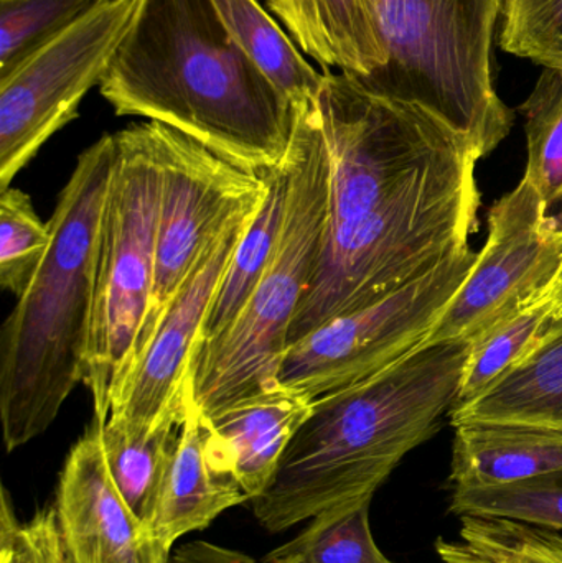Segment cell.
Segmentation results:
<instances>
[{"instance_id": "obj_1", "label": "cell", "mask_w": 562, "mask_h": 563, "mask_svg": "<svg viewBox=\"0 0 562 563\" xmlns=\"http://www.w3.org/2000/svg\"><path fill=\"white\" fill-rule=\"evenodd\" d=\"M316 106L332 168L329 221L289 344L471 246L481 207V155L431 112L327 68Z\"/></svg>"}, {"instance_id": "obj_2", "label": "cell", "mask_w": 562, "mask_h": 563, "mask_svg": "<svg viewBox=\"0 0 562 563\" xmlns=\"http://www.w3.org/2000/svg\"><path fill=\"white\" fill-rule=\"evenodd\" d=\"M99 91L115 114L177 129L251 170H274L289 148L293 102L211 0H142Z\"/></svg>"}, {"instance_id": "obj_3", "label": "cell", "mask_w": 562, "mask_h": 563, "mask_svg": "<svg viewBox=\"0 0 562 563\" xmlns=\"http://www.w3.org/2000/svg\"><path fill=\"white\" fill-rule=\"evenodd\" d=\"M469 341L425 343L386 369L317 397L251 508L269 532L373 498L458 400Z\"/></svg>"}, {"instance_id": "obj_4", "label": "cell", "mask_w": 562, "mask_h": 563, "mask_svg": "<svg viewBox=\"0 0 562 563\" xmlns=\"http://www.w3.org/2000/svg\"><path fill=\"white\" fill-rule=\"evenodd\" d=\"M114 154V134H104L79 155L48 221V251L0 330L7 452L45 433L82 383Z\"/></svg>"}, {"instance_id": "obj_5", "label": "cell", "mask_w": 562, "mask_h": 563, "mask_svg": "<svg viewBox=\"0 0 562 563\" xmlns=\"http://www.w3.org/2000/svg\"><path fill=\"white\" fill-rule=\"evenodd\" d=\"M284 164L286 218L273 261L236 320L191 354L188 387L205 419L279 386L290 327L316 277L329 221L332 168L316 96L294 104Z\"/></svg>"}, {"instance_id": "obj_6", "label": "cell", "mask_w": 562, "mask_h": 563, "mask_svg": "<svg viewBox=\"0 0 562 563\" xmlns=\"http://www.w3.org/2000/svg\"><path fill=\"white\" fill-rule=\"evenodd\" d=\"M386 65L365 88L419 106L474 144L481 158L510 134L514 112L492 73L504 0H363Z\"/></svg>"}, {"instance_id": "obj_7", "label": "cell", "mask_w": 562, "mask_h": 563, "mask_svg": "<svg viewBox=\"0 0 562 563\" xmlns=\"http://www.w3.org/2000/svg\"><path fill=\"white\" fill-rule=\"evenodd\" d=\"M114 145L82 376L99 422L108 420L137 363L157 269L161 170L152 122H137L115 132Z\"/></svg>"}, {"instance_id": "obj_8", "label": "cell", "mask_w": 562, "mask_h": 563, "mask_svg": "<svg viewBox=\"0 0 562 563\" xmlns=\"http://www.w3.org/2000/svg\"><path fill=\"white\" fill-rule=\"evenodd\" d=\"M477 257L465 247L376 303L320 324L287 346L277 383L316 400L392 366L425 344Z\"/></svg>"}, {"instance_id": "obj_9", "label": "cell", "mask_w": 562, "mask_h": 563, "mask_svg": "<svg viewBox=\"0 0 562 563\" xmlns=\"http://www.w3.org/2000/svg\"><path fill=\"white\" fill-rule=\"evenodd\" d=\"M142 0H101L0 75V191L59 129L78 118L131 30Z\"/></svg>"}, {"instance_id": "obj_10", "label": "cell", "mask_w": 562, "mask_h": 563, "mask_svg": "<svg viewBox=\"0 0 562 563\" xmlns=\"http://www.w3.org/2000/svg\"><path fill=\"white\" fill-rule=\"evenodd\" d=\"M152 129L161 170V208L154 295L141 353L208 244L236 214L260 205L269 190V170L243 167L161 122H152Z\"/></svg>"}, {"instance_id": "obj_11", "label": "cell", "mask_w": 562, "mask_h": 563, "mask_svg": "<svg viewBox=\"0 0 562 563\" xmlns=\"http://www.w3.org/2000/svg\"><path fill=\"white\" fill-rule=\"evenodd\" d=\"M548 210L525 177L492 207L487 243L425 343H472L527 308L554 279L562 263V223Z\"/></svg>"}, {"instance_id": "obj_12", "label": "cell", "mask_w": 562, "mask_h": 563, "mask_svg": "<svg viewBox=\"0 0 562 563\" xmlns=\"http://www.w3.org/2000/svg\"><path fill=\"white\" fill-rule=\"evenodd\" d=\"M263 201L236 214L201 253L162 314L106 422L152 429L167 417L185 420L191 354L200 343L208 311L231 257Z\"/></svg>"}, {"instance_id": "obj_13", "label": "cell", "mask_w": 562, "mask_h": 563, "mask_svg": "<svg viewBox=\"0 0 562 563\" xmlns=\"http://www.w3.org/2000/svg\"><path fill=\"white\" fill-rule=\"evenodd\" d=\"M53 508L69 563L170 562L115 488L96 419L66 459Z\"/></svg>"}, {"instance_id": "obj_14", "label": "cell", "mask_w": 562, "mask_h": 563, "mask_svg": "<svg viewBox=\"0 0 562 563\" xmlns=\"http://www.w3.org/2000/svg\"><path fill=\"white\" fill-rule=\"evenodd\" d=\"M250 501L213 430L187 394V416L144 529L170 549L177 539L207 529L221 512Z\"/></svg>"}, {"instance_id": "obj_15", "label": "cell", "mask_w": 562, "mask_h": 563, "mask_svg": "<svg viewBox=\"0 0 562 563\" xmlns=\"http://www.w3.org/2000/svg\"><path fill=\"white\" fill-rule=\"evenodd\" d=\"M313 400L277 386L240 400L207 420L247 498L269 485Z\"/></svg>"}, {"instance_id": "obj_16", "label": "cell", "mask_w": 562, "mask_h": 563, "mask_svg": "<svg viewBox=\"0 0 562 563\" xmlns=\"http://www.w3.org/2000/svg\"><path fill=\"white\" fill-rule=\"evenodd\" d=\"M448 489L511 485L562 468V430L510 422L454 426Z\"/></svg>"}, {"instance_id": "obj_17", "label": "cell", "mask_w": 562, "mask_h": 563, "mask_svg": "<svg viewBox=\"0 0 562 563\" xmlns=\"http://www.w3.org/2000/svg\"><path fill=\"white\" fill-rule=\"evenodd\" d=\"M304 55L363 79L386 65L363 0H267Z\"/></svg>"}, {"instance_id": "obj_18", "label": "cell", "mask_w": 562, "mask_h": 563, "mask_svg": "<svg viewBox=\"0 0 562 563\" xmlns=\"http://www.w3.org/2000/svg\"><path fill=\"white\" fill-rule=\"evenodd\" d=\"M462 422H510L562 430V321L547 341L488 393L449 413Z\"/></svg>"}, {"instance_id": "obj_19", "label": "cell", "mask_w": 562, "mask_h": 563, "mask_svg": "<svg viewBox=\"0 0 562 563\" xmlns=\"http://www.w3.org/2000/svg\"><path fill=\"white\" fill-rule=\"evenodd\" d=\"M287 184L289 177L283 161L279 167L269 170V190L231 257L208 311L200 343L213 340L236 320L263 279L283 233Z\"/></svg>"}, {"instance_id": "obj_20", "label": "cell", "mask_w": 562, "mask_h": 563, "mask_svg": "<svg viewBox=\"0 0 562 563\" xmlns=\"http://www.w3.org/2000/svg\"><path fill=\"white\" fill-rule=\"evenodd\" d=\"M211 3L231 38L293 106L316 96L322 71L307 62L302 49L257 0H211Z\"/></svg>"}, {"instance_id": "obj_21", "label": "cell", "mask_w": 562, "mask_h": 563, "mask_svg": "<svg viewBox=\"0 0 562 563\" xmlns=\"http://www.w3.org/2000/svg\"><path fill=\"white\" fill-rule=\"evenodd\" d=\"M99 423L112 482L125 505L144 525L174 455L184 420L167 417L152 429Z\"/></svg>"}, {"instance_id": "obj_22", "label": "cell", "mask_w": 562, "mask_h": 563, "mask_svg": "<svg viewBox=\"0 0 562 563\" xmlns=\"http://www.w3.org/2000/svg\"><path fill=\"white\" fill-rule=\"evenodd\" d=\"M458 536L439 538L441 563H562V534L524 522L464 516Z\"/></svg>"}, {"instance_id": "obj_23", "label": "cell", "mask_w": 562, "mask_h": 563, "mask_svg": "<svg viewBox=\"0 0 562 563\" xmlns=\"http://www.w3.org/2000/svg\"><path fill=\"white\" fill-rule=\"evenodd\" d=\"M373 498L335 506L310 519L293 541L263 559L264 563H395L373 539L370 506Z\"/></svg>"}, {"instance_id": "obj_24", "label": "cell", "mask_w": 562, "mask_h": 563, "mask_svg": "<svg viewBox=\"0 0 562 563\" xmlns=\"http://www.w3.org/2000/svg\"><path fill=\"white\" fill-rule=\"evenodd\" d=\"M561 321L527 307L472 341L454 407L467 406L533 354ZM452 407V409H454Z\"/></svg>"}, {"instance_id": "obj_25", "label": "cell", "mask_w": 562, "mask_h": 563, "mask_svg": "<svg viewBox=\"0 0 562 563\" xmlns=\"http://www.w3.org/2000/svg\"><path fill=\"white\" fill-rule=\"evenodd\" d=\"M449 512L510 519L562 531V468L511 485L451 489Z\"/></svg>"}, {"instance_id": "obj_26", "label": "cell", "mask_w": 562, "mask_h": 563, "mask_svg": "<svg viewBox=\"0 0 562 563\" xmlns=\"http://www.w3.org/2000/svg\"><path fill=\"white\" fill-rule=\"evenodd\" d=\"M527 131L525 178L548 208L562 203V68H544L520 106Z\"/></svg>"}, {"instance_id": "obj_27", "label": "cell", "mask_w": 562, "mask_h": 563, "mask_svg": "<svg viewBox=\"0 0 562 563\" xmlns=\"http://www.w3.org/2000/svg\"><path fill=\"white\" fill-rule=\"evenodd\" d=\"M101 0H0V75L81 19Z\"/></svg>"}, {"instance_id": "obj_28", "label": "cell", "mask_w": 562, "mask_h": 563, "mask_svg": "<svg viewBox=\"0 0 562 563\" xmlns=\"http://www.w3.org/2000/svg\"><path fill=\"white\" fill-rule=\"evenodd\" d=\"M43 223L29 195L19 188L0 191V285L16 298L25 291L49 247Z\"/></svg>"}, {"instance_id": "obj_29", "label": "cell", "mask_w": 562, "mask_h": 563, "mask_svg": "<svg viewBox=\"0 0 562 563\" xmlns=\"http://www.w3.org/2000/svg\"><path fill=\"white\" fill-rule=\"evenodd\" d=\"M500 46L544 68H562V0H504Z\"/></svg>"}, {"instance_id": "obj_30", "label": "cell", "mask_w": 562, "mask_h": 563, "mask_svg": "<svg viewBox=\"0 0 562 563\" xmlns=\"http://www.w3.org/2000/svg\"><path fill=\"white\" fill-rule=\"evenodd\" d=\"M0 503V563H69L55 508L20 522L5 488Z\"/></svg>"}, {"instance_id": "obj_31", "label": "cell", "mask_w": 562, "mask_h": 563, "mask_svg": "<svg viewBox=\"0 0 562 563\" xmlns=\"http://www.w3.org/2000/svg\"><path fill=\"white\" fill-rule=\"evenodd\" d=\"M528 307L540 308L548 317L562 321V263L554 279L531 300Z\"/></svg>"}, {"instance_id": "obj_32", "label": "cell", "mask_w": 562, "mask_h": 563, "mask_svg": "<svg viewBox=\"0 0 562 563\" xmlns=\"http://www.w3.org/2000/svg\"><path fill=\"white\" fill-rule=\"evenodd\" d=\"M207 548L211 558L217 563H264L263 561H256L251 555L244 554V552L223 548V545L211 544V542H207Z\"/></svg>"}]
</instances>
